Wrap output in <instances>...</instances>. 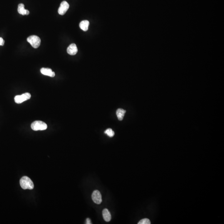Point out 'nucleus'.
<instances>
[{"label": "nucleus", "instance_id": "f257e3e1", "mask_svg": "<svg viewBox=\"0 0 224 224\" xmlns=\"http://www.w3.org/2000/svg\"><path fill=\"white\" fill-rule=\"evenodd\" d=\"M20 185L23 189L32 190L34 187V184L29 177L24 176L20 179Z\"/></svg>", "mask_w": 224, "mask_h": 224}, {"label": "nucleus", "instance_id": "f03ea898", "mask_svg": "<svg viewBox=\"0 0 224 224\" xmlns=\"http://www.w3.org/2000/svg\"><path fill=\"white\" fill-rule=\"evenodd\" d=\"M31 128L34 131L45 130L47 128V125L44 122L41 121H35L31 124Z\"/></svg>", "mask_w": 224, "mask_h": 224}, {"label": "nucleus", "instance_id": "7ed1b4c3", "mask_svg": "<svg viewBox=\"0 0 224 224\" xmlns=\"http://www.w3.org/2000/svg\"><path fill=\"white\" fill-rule=\"evenodd\" d=\"M27 41L34 48H37L40 45V39L39 37L36 35L30 36L27 38Z\"/></svg>", "mask_w": 224, "mask_h": 224}, {"label": "nucleus", "instance_id": "20e7f679", "mask_svg": "<svg viewBox=\"0 0 224 224\" xmlns=\"http://www.w3.org/2000/svg\"><path fill=\"white\" fill-rule=\"evenodd\" d=\"M31 94L28 93L23 94L21 95H16L14 98L15 102L18 104L22 103L24 101L28 100L31 98Z\"/></svg>", "mask_w": 224, "mask_h": 224}, {"label": "nucleus", "instance_id": "39448f33", "mask_svg": "<svg viewBox=\"0 0 224 224\" xmlns=\"http://www.w3.org/2000/svg\"><path fill=\"white\" fill-rule=\"evenodd\" d=\"M92 198L93 202L97 204H100L102 201L101 193L98 190H94L92 194Z\"/></svg>", "mask_w": 224, "mask_h": 224}, {"label": "nucleus", "instance_id": "423d86ee", "mask_svg": "<svg viewBox=\"0 0 224 224\" xmlns=\"http://www.w3.org/2000/svg\"><path fill=\"white\" fill-rule=\"evenodd\" d=\"M70 7V5L67 1H63L61 3L58 9V14L60 15H65Z\"/></svg>", "mask_w": 224, "mask_h": 224}, {"label": "nucleus", "instance_id": "0eeeda50", "mask_svg": "<svg viewBox=\"0 0 224 224\" xmlns=\"http://www.w3.org/2000/svg\"><path fill=\"white\" fill-rule=\"evenodd\" d=\"M67 52L71 55H74L78 52V49L76 44H72L68 46L67 49Z\"/></svg>", "mask_w": 224, "mask_h": 224}, {"label": "nucleus", "instance_id": "6e6552de", "mask_svg": "<svg viewBox=\"0 0 224 224\" xmlns=\"http://www.w3.org/2000/svg\"><path fill=\"white\" fill-rule=\"evenodd\" d=\"M41 73L44 75L47 76L51 77H54L55 75V73L51 69L49 68H42L40 70Z\"/></svg>", "mask_w": 224, "mask_h": 224}, {"label": "nucleus", "instance_id": "1a4fd4ad", "mask_svg": "<svg viewBox=\"0 0 224 224\" xmlns=\"http://www.w3.org/2000/svg\"><path fill=\"white\" fill-rule=\"evenodd\" d=\"M103 216L104 220L107 222L110 221L111 219V215L110 212L107 209H104L103 210Z\"/></svg>", "mask_w": 224, "mask_h": 224}, {"label": "nucleus", "instance_id": "9d476101", "mask_svg": "<svg viewBox=\"0 0 224 224\" xmlns=\"http://www.w3.org/2000/svg\"><path fill=\"white\" fill-rule=\"evenodd\" d=\"M89 25V21L85 20L81 21L80 23L79 27L81 30H82L84 31H86L88 30Z\"/></svg>", "mask_w": 224, "mask_h": 224}, {"label": "nucleus", "instance_id": "9b49d317", "mask_svg": "<svg viewBox=\"0 0 224 224\" xmlns=\"http://www.w3.org/2000/svg\"><path fill=\"white\" fill-rule=\"evenodd\" d=\"M125 113L126 110H124L123 109L119 108L118 109V110L116 111V115L119 120H123Z\"/></svg>", "mask_w": 224, "mask_h": 224}, {"label": "nucleus", "instance_id": "f8f14e48", "mask_svg": "<svg viewBox=\"0 0 224 224\" xmlns=\"http://www.w3.org/2000/svg\"><path fill=\"white\" fill-rule=\"evenodd\" d=\"M27 10L25 9V6L24 5L23 3H20L19 4L18 6V13L21 15H26V13H27Z\"/></svg>", "mask_w": 224, "mask_h": 224}, {"label": "nucleus", "instance_id": "ddd939ff", "mask_svg": "<svg viewBox=\"0 0 224 224\" xmlns=\"http://www.w3.org/2000/svg\"><path fill=\"white\" fill-rule=\"evenodd\" d=\"M105 133L107 134L110 137H113L114 135H115V132H114V131L112 130V129H110V128H109V129L106 130L105 131Z\"/></svg>", "mask_w": 224, "mask_h": 224}, {"label": "nucleus", "instance_id": "4468645a", "mask_svg": "<svg viewBox=\"0 0 224 224\" xmlns=\"http://www.w3.org/2000/svg\"><path fill=\"white\" fill-rule=\"evenodd\" d=\"M138 224H150L151 222L150 220L147 218H145L139 221L138 223Z\"/></svg>", "mask_w": 224, "mask_h": 224}, {"label": "nucleus", "instance_id": "2eb2a0df", "mask_svg": "<svg viewBox=\"0 0 224 224\" xmlns=\"http://www.w3.org/2000/svg\"><path fill=\"white\" fill-rule=\"evenodd\" d=\"M5 43V41L2 38H0V46H3Z\"/></svg>", "mask_w": 224, "mask_h": 224}, {"label": "nucleus", "instance_id": "dca6fc26", "mask_svg": "<svg viewBox=\"0 0 224 224\" xmlns=\"http://www.w3.org/2000/svg\"><path fill=\"white\" fill-rule=\"evenodd\" d=\"M86 224H92V223H91V220H90V219L89 218H87V219H86Z\"/></svg>", "mask_w": 224, "mask_h": 224}]
</instances>
